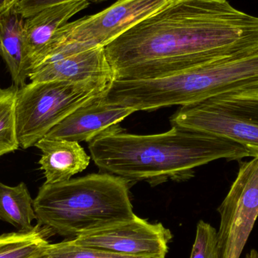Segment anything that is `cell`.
<instances>
[{"mask_svg":"<svg viewBox=\"0 0 258 258\" xmlns=\"http://www.w3.org/2000/svg\"><path fill=\"white\" fill-rule=\"evenodd\" d=\"M38 258H148L122 255L77 245L72 239L48 244Z\"/></svg>","mask_w":258,"mask_h":258,"instance_id":"18","label":"cell"},{"mask_svg":"<svg viewBox=\"0 0 258 258\" xmlns=\"http://www.w3.org/2000/svg\"><path fill=\"white\" fill-rule=\"evenodd\" d=\"M0 220L9 223L19 232H29L36 220L33 200L26 183L9 186L0 182Z\"/></svg>","mask_w":258,"mask_h":258,"instance_id":"15","label":"cell"},{"mask_svg":"<svg viewBox=\"0 0 258 258\" xmlns=\"http://www.w3.org/2000/svg\"><path fill=\"white\" fill-rule=\"evenodd\" d=\"M18 89L15 85L0 88V156L18 150L16 100Z\"/></svg>","mask_w":258,"mask_h":258,"instance_id":"17","label":"cell"},{"mask_svg":"<svg viewBox=\"0 0 258 258\" xmlns=\"http://www.w3.org/2000/svg\"><path fill=\"white\" fill-rule=\"evenodd\" d=\"M24 20L15 10L0 18V57L18 88L27 84L33 72L24 45Z\"/></svg>","mask_w":258,"mask_h":258,"instance_id":"14","label":"cell"},{"mask_svg":"<svg viewBox=\"0 0 258 258\" xmlns=\"http://www.w3.org/2000/svg\"><path fill=\"white\" fill-rule=\"evenodd\" d=\"M21 0H0V18L15 10Z\"/></svg>","mask_w":258,"mask_h":258,"instance_id":"21","label":"cell"},{"mask_svg":"<svg viewBox=\"0 0 258 258\" xmlns=\"http://www.w3.org/2000/svg\"><path fill=\"white\" fill-rule=\"evenodd\" d=\"M53 236L37 224L29 232H12L0 235V258H38Z\"/></svg>","mask_w":258,"mask_h":258,"instance_id":"16","label":"cell"},{"mask_svg":"<svg viewBox=\"0 0 258 258\" xmlns=\"http://www.w3.org/2000/svg\"><path fill=\"white\" fill-rule=\"evenodd\" d=\"M126 179L90 174L40 186L33 209L37 224L68 239L136 217Z\"/></svg>","mask_w":258,"mask_h":258,"instance_id":"3","label":"cell"},{"mask_svg":"<svg viewBox=\"0 0 258 258\" xmlns=\"http://www.w3.org/2000/svg\"><path fill=\"white\" fill-rule=\"evenodd\" d=\"M174 0H117L104 10L68 23L60 30L62 41L88 48L105 47L122 33Z\"/></svg>","mask_w":258,"mask_h":258,"instance_id":"8","label":"cell"},{"mask_svg":"<svg viewBox=\"0 0 258 258\" xmlns=\"http://www.w3.org/2000/svg\"><path fill=\"white\" fill-rule=\"evenodd\" d=\"M113 81L30 82L18 89L17 132L20 146L30 148L79 107L105 95Z\"/></svg>","mask_w":258,"mask_h":258,"instance_id":"5","label":"cell"},{"mask_svg":"<svg viewBox=\"0 0 258 258\" xmlns=\"http://www.w3.org/2000/svg\"><path fill=\"white\" fill-rule=\"evenodd\" d=\"M172 233L162 224H151L137 216L133 219L83 233L76 244L122 255L165 258Z\"/></svg>","mask_w":258,"mask_h":258,"instance_id":"9","label":"cell"},{"mask_svg":"<svg viewBox=\"0 0 258 258\" xmlns=\"http://www.w3.org/2000/svg\"><path fill=\"white\" fill-rule=\"evenodd\" d=\"M104 49L114 80L161 78L258 51V17L227 0H174Z\"/></svg>","mask_w":258,"mask_h":258,"instance_id":"1","label":"cell"},{"mask_svg":"<svg viewBox=\"0 0 258 258\" xmlns=\"http://www.w3.org/2000/svg\"><path fill=\"white\" fill-rule=\"evenodd\" d=\"M35 147L42 153L39 164L43 171L45 183L70 180L88 168L91 157L80 143L63 139L43 138Z\"/></svg>","mask_w":258,"mask_h":258,"instance_id":"13","label":"cell"},{"mask_svg":"<svg viewBox=\"0 0 258 258\" xmlns=\"http://www.w3.org/2000/svg\"><path fill=\"white\" fill-rule=\"evenodd\" d=\"M90 3L89 0L60 3L24 20V45L33 72L60 45L62 27L72 17L89 7Z\"/></svg>","mask_w":258,"mask_h":258,"instance_id":"11","label":"cell"},{"mask_svg":"<svg viewBox=\"0 0 258 258\" xmlns=\"http://www.w3.org/2000/svg\"><path fill=\"white\" fill-rule=\"evenodd\" d=\"M171 126L221 137L237 143L258 158V89H244L182 106Z\"/></svg>","mask_w":258,"mask_h":258,"instance_id":"6","label":"cell"},{"mask_svg":"<svg viewBox=\"0 0 258 258\" xmlns=\"http://www.w3.org/2000/svg\"><path fill=\"white\" fill-rule=\"evenodd\" d=\"M258 89V51L194 67L150 83L159 108L186 106L244 89Z\"/></svg>","mask_w":258,"mask_h":258,"instance_id":"4","label":"cell"},{"mask_svg":"<svg viewBox=\"0 0 258 258\" xmlns=\"http://www.w3.org/2000/svg\"><path fill=\"white\" fill-rule=\"evenodd\" d=\"M69 1H72V0H21L17 5L15 10L24 19H26L49 6ZM89 1L90 3H102L107 0H89Z\"/></svg>","mask_w":258,"mask_h":258,"instance_id":"20","label":"cell"},{"mask_svg":"<svg viewBox=\"0 0 258 258\" xmlns=\"http://www.w3.org/2000/svg\"><path fill=\"white\" fill-rule=\"evenodd\" d=\"M221 258H239L258 217V158L241 162L237 177L218 209Z\"/></svg>","mask_w":258,"mask_h":258,"instance_id":"7","label":"cell"},{"mask_svg":"<svg viewBox=\"0 0 258 258\" xmlns=\"http://www.w3.org/2000/svg\"><path fill=\"white\" fill-rule=\"evenodd\" d=\"M245 258H258V252L256 250H251Z\"/></svg>","mask_w":258,"mask_h":258,"instance_id":"22","label":"cell"},{"mask_svg":"<svg viewBox=\"0 0 258 258\" xmlns=\"http://www.w3.org/2000/svg\"><path fill=\"white\" fill-rule=\"evenodd\" d=\"M88 144L102 172L152 185L168 179L187 180L196 168L218 159L250 157L243 147L230 140L177 126L164 133L140 135L127 133L116 125Z\"/></svg>","mask_w":258,"mask_h":258,"instance_id":"2","label":"cell"},{"mask_svg":"<svg viewBox=\"0 0 258 258\" xmlns=\"http://www.w3.org/2000/svg\"><path fill=\"white\" fill-rule=\"evenodd\" d=\"M135 112L129 107L107 103L102 96L79 107L51 129L45 138L89 142Z\"/></svg>","mask_w":258,"mask_h":258,"instance_id":"12","label":"cell"},{"mask_svg":"<svg viewBox=\"0 0 258 258\" xmlns=\"http://www.w3.org/2000/svg\"><path fill=\"white\" fill-rule=\"evenodd\" d=\"M29 79L31 82L113 81L114 74L104 47L88 48L68 41L50 55L45 63L36 68Z\"/></svg>","mask_w":258,"mask_h":258,"instance_id":"10","label":"cell"},{"mask_svg":"<svg viewBox=\"0 0 258 258\" xmlns=\"http://www.w3.org/2000/svg\"><path fill=\"white\" fill-rule=\"evenodd\" d=\"M190 258H221L218 231L209 223L200 221L197 224Z\"/></svg>","mask_w":258,"mask_h":258,"instance_id":"19","label":"cell"}]
</instances>
